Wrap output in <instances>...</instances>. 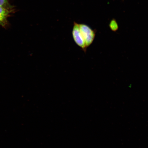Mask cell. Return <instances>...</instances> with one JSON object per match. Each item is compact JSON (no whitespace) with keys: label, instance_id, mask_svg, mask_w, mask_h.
Listing matches in <instances>:
<instances>
[{"label":"cell","instance_id":"277c9868","mask_svg":"<svg viewBox=\"0 0 148 148\" xmlns=\"http://www.w3.org/2000/svg\"><path fill=\"white\" fill-rule=\"evenodd\" d=\"M110 27L112 30L114 32L118 30V26L115 20L113 19L111 21L110 24Z\"/></svg>","mask_w":148,"mask_h":148},{"label":"cell","instance_id":"3957f363","mask_svg":"<svg viewBox=\"0 0 148 148\" xmlns=\"http://www.w3.org/2000/svg\"><path fill=\"white\" fill-rule=\"evenodd\" d=\"M14 11V7L12 5L9 7L0 6V25L5 27L7 25V18Z\"/></svg>","mask_w":148,"mask_h":148},{"label":"cell","instance_id":"5b68a950","mask_svg":"<svg viewBox=\"0 0 148 148\" xmlns=\"http://www.w3.org/2000/svg\"><path fill=\"white\" fill-rule=\"evenodd\" d=\"M10 5L9 0H0V6L9 7Z\"/></svg>","mask_w":148,"mask_h":148},{"label":"cell","instance_id":"6da1fadb","mask_svg":"<svg viewBox=\"0 0 148 148\" xmlns=\"http://www.w3.org/2000/svg\"><path fill=\"white\" fill-rule=\"evenodd\" d=\"M81 36L87 48L93 42L96 35V31L92 29L88 25L83 23H79Z\"/></svg>","mask_w":148,"mask_h":148},{"label":"cell","instance_id":"7a4b0ae2","mask_svg":"<svg viewBox=\"0 0 148 148\" xmlns=\"http://www.w3.org/2000/svg\"><path fill=\"white\" fill-rule=\"evenodd\" d=\"M72 35L73 39L77 46L80 47L86 53L87 48L79 31V23L74 22L73 23Z\"/></svg>","mask_w":148,"mask_h":148}]
</instances>
